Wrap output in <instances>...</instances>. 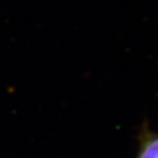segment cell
I'll return each mask as SVG.
<instances>
[{"label": "cell", "mask_w": 158, "mask_h": 158, "mask_svg": "<svg viewBox=\"0 0 158 158\" xmlns=\"http://www.w3.org/2000/svg\"><path fill=\"white\" fill-rule=\"evenodd\" d=\"M138 143L136 158H158V134L144 127L138 135Z\"/></svg>", "instance_id": "obj_1"}]
</instances>
